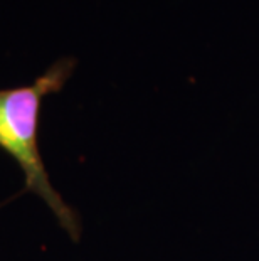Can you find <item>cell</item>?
Here are the masks:
<instances>
[{
  "mask_svg": "<svg viewBox=\"0 0 259 261\" xmlns=\"http://www.w3.org/2000/svg\"><path fill=\"white\" fill-rule=\"evenodd\" d=\"M78 59L63 56L29 85L0 88V148L15 160L24 175V187L46 204L71 241L79 243L82 221L73 205L52 186L39 148L42 103L56 94L74 74Z\"/></svg>",
  "mask_w": 259,
  "mask_h": 261,
  "instance_id": "6da1fadb",
  "label": "cell"
}]
</instances>
